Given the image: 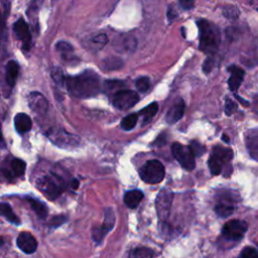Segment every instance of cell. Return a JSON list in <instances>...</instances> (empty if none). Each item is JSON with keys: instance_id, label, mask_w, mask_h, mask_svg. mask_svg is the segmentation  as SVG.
I'll return each mask as SVG.
<instances>
[{"instance_id": "9", "label": "cell", "mask_w": 258, "mask_h": 258, "mask_svg": "<svg viewBox=\"0 0 258 258\" xmlns=\"http://www.w3.org/2000/svg\"><path fill=\"white\" fill-rule=\"evenodd\" d=\"M49 139L59 147H75L79 144L80 139L78 136L71 134L62 129H50L47 131Z\"/></svg>"}, {"instance_id": "18", "label": "cell", "mask_w": 258, "mask_h": 258, "mask_svg": "<svg viewBox=\"0 0 258 258\" xmlns=\"http://www.w3.org/2000/svg\"><path fill=\"white\" fill-rule=\"evenodd\" d=\"M245 144L249 155L258 161V131L250 130L245 134Z\"/></svg>"}, {"instance_id": "12", "label": "cell", "mask_w": 258, "mask_h": 258, "mask_svg": "<svg viewBox=\"0 0 258 258\" xmlns=\"http://www.w3.org/2000/svg\"><path fill=\"white\" fill-rule=\"evenodd\" d=\"M236 200L230 194H222L215 206V213L221 218L230 217L235 212Z\"/></svg>"}, {"instance_id": "5", "label": "cell", "mask_w": 258, "mask_h": 258, "mask_svg": "<svg viewBox=\"0 0 258 258\" xmlns=\"http://www.w3.org/2000/svg\"><path fill=\"white\" fill-rule=\"evenodd\" d=\"M139 175L144 182L155 184L162 181L165 175V169L159 160L151 159L143 164L139 170Z\"/></svg>"}, {"instance_id": "2", "label": "cell", "mask_w": 258, "mask_h": 258, "mask_svg": "<svg viewBox=\"0 0 258 258\" xmlns=\"http://www.w3.org/2000/svg\"><path fill=\"white\" fill-rule=\"evenodd\" d=\"M197 24L199 27L200 49L209 54V56H214L220 44L219 29L205 19H200Z\"/></svg>"}, {"instance_id": "40", "label": "cell", "mask_w": 258, "mask_h": 258, "mask_svg": "<svg viewBox=\"0 0 258 258\" xmlns=\"http://www.w3.org/2000/svg\"><path fill=\"white\" fill-rule=\"evenodd\" d=\"M176 15L177 14L172 9V7H168V10H167V18H168V20H172L174 17H176Z\"/></svg>"}, {"instance_id": "1", "label": "cell", "mask_w": 258, "mask_h": 258, "mask_svg": "<svg viewBox=\"0 0 258 258\" xmlns=\"http://www.w3.org/2000/svg\"><path fill=\"white\" fill-rule=\"evenodd\" d=\"M64 86L72 96L79 99L94 97L102 89L99 75L92 70H86L77 76L66 77Z\"/></svg>"}, {"instance_id": "37", "label": "cell", "mask_w": 258, "mask_h": 258, "mask_svg": "<svg viewBox=\"0 0 258 258\" xmlns=\"http://www.w3.org/2000/svg\"><path fill=\"white\" fill-rule=\"evenodd\" d=\"M107 41H108V37H107V35H106V34H104V33L99 34V35H97L96 37H94V38H93V42L98 43V44H101V45L106 44V43H107Z\"/></svg>"}, {"instance_id": "41", "label": "cell", "mask_w": 258, "mask_h": 258, "mask_svg": "<svg viewBox=\"0 0 258 258\" xmlns=\"http://www.w3.org/2000/svg\"><path fill=\"white\" fill-rule=\"evenodd\" d=\"M236 98H237V100H239V101H240V103H242L244 106H249V102H247L246 100L242 99L241 97H239V96H237V95H236Z\"/></svg>"}, {"instance_id": "3", "label": "cell", "mask_w": 258, "mask_h": 258, "mask_svg": "<svg viewBox=\"0 0 258 258\" xmlns=\"http://www.w3.org/2000/svg\"><path fill=\"white\" fill-rule=\"evenodd\" d=\"M36 186L50 201H54L58 198L63 190L61 177L52 172L38 177L36 180Z\"/></svg>"}, {"instance_id": "23", "label": "cell", "mask_w": 258, "mask_h": 258, "mask_svg": "<svg viewBox=\"0 0 258 258\" xmlns=\"http://www.w3.org/2000/svg\"><path fill=\"white\" fill-rule=\"evenodd\" d=\"M157 111H158V104L155 102H153V103L149 104L148 106H146L145 108L141 109V111L139 112V115H141L143 118L142 124L145 125V124L149 123L153 119V117L156 115Z\"/></svg>"}, {"instance_id": "38", "label": "cell", "mask_w": 258, "mask_h": 258, "mask_svg": "<svg viewBox=\"0 0 258 258\" xmlns=\"http://www.w3.org/2000/svg\"><path fill=\"white\" fill-rule=\"evenodd\" d=\"M66 221H67V219H66V217H63V216L53 217L52 220H51V222H50V225H51L52 227H58V226H60L62 223H64Z\"/></svg>"}, {"instance_id": "21", "label": "cell", "mask_w": 258, "mask_h": 258, "mask_svg": "<svg viewBox=\"0 0 258 258\" xmlns=\"http://www.w3.org/2000/svg\"><path fill=\"white\" fill-rule=\"evenodd\" d=\"M144 195L140 189H131L124 195V204L130 209H135L139 206Z\"/></svg>"}, {"instance_id": "19", "label": "cell", "mask_w": 258, "mask_h": 258, "mask_svg": "<svg viewBox=\"0 0 258 258\" xmlns=\"http://www.w3.org/2000/svg\"><path fill=\"white\" fill-rule=\"evenodd\" d=\"M14 126L18 133L23 134L28 132L32 127V121L27 114L18 113L14 117Z\"/></svg>"}, {"instance_id": "24", "label": "cell", "mask_w": 258, "mask_h": 258, "mask_svg": "<svg viewBox=\"0 0 258 258\" xmlns=\"http://www.w3.org/2000/svg\"><path fill=\"white\" fill-rule=\"evenodd\" d=\"M0 210H1V215L10 223L14 224V225H19L20 224V220L19 218L14 214L12 208L10 207L9 204L7 203H2L1 204V207H0Z\"/></svg>"}, {"instance_id": "32", "label": "cell", "mask_w": 258, "mask_h": 258, "mask_svg": "<svg viewBox=\"0 0 258 258\" xmlns=\"http://www.w3.org/2000/svg\"><path fill=\"white\" fill-rule=\"evenodd\" d=\"M223 14L225 17L230 18V19H234L237 18L239 15V10L236 6L234 5H227L224 7L223 9Z\"/></svg>"}, {"instance_id": "6", "label": "cell", "mask_w": 258, "mask_h": 258, "mask_svg": "<svg viewBox=\"0 0 258 258\" xmlns=\"http://www.w3.org/2000/svg\"><path fill=\"white\" fill-rule=\"evenodd\" d=\"M248 230V224L243 220H230L228 221L223 229L222 236L224 239L231 242H239L245 236Z\"/></svg>"}, {"instance_id": "8", "label": "cell", "mask_w": 258, "mask_h": 258, "mask_svg": "<svg viewBox=\"0 0 258 258\" xmlns=\"http://www.w3.org/2000/svg\"><path fill=\"white\" fill-rule=\"evenodd\" d=\"M139 101L137 92L132 90H118L114 93L112 104L119 110H127L132 108Z\"/></svg>"}, {"instance_id": "15", "label": "cell", "mask_w": 258, "mask_h": 258, "mask_svg": "<svg viewBox=\"0 0 258 258\" xmlns=\"http://www.w3.org/2000/svg\"><path fill=\"white\" fill-rule=\"evenodd\" d=\"M28 104L30 109L37 115H44L48 109L46 99L38 92H32L29 94Z\"/></svg>"}, {"instance_id": "42", "label": "cell", "mask_w": 258, "mask_h": 258, "mask_svg": "<svg viewBox=\"0 0 258 258\" xmlns=\"http://www.w3.org/2000/svg\"><path fill=\"white\" fill-rule=\"evenodd\" d=\"M72 186H73L74 188H77V187L79 186V180H78V179H73V180H72Z\"/></svg>"}, {"instance_id": "11", "label": "cell", "mask_w": 258, "mask_h": 258, "mask_svg": "<svg viewBox=\"0 0 258 258\" xmlns=\"http://www.w3.org/2000/svg\"><path fill=\"white\" fill-rule=\"evenodd\" d=\"M114 224H115L114 212L112 209L108 208L105 211V219H104V223L102 224V226L100 228H96L93 230V234H92L93 240L96 243L100 244L103 241L106 234L109 233L113 229Z\"/></svg>"}, {"instance_id": "4", "label": "cell", "mask_w": 258, "mask_h": 258, "mask_svg": "<svg viewBox=\"0 0 258 258\" xmlns=\"http://www.w3.org/2000/svg\"><path fill=\"white\" fill-rule=\"evenodd\" d=\"M233 158V151L231 148L223 146H215L213 148L212 154L209 158L208 164L213 175H218L223 171V168L228 164Z\"/></svg>"}, {"instance_id": "33", "label": "cell", "mask_w": 258, "mask_h": 258, "mask_svg": "<svg viewBox=\"0 0 258 258\" xmlns=\"http://www.w3.org/2000/svg\"><path fill=\"white\" fill-rule=\"evenodd\" d=\"M51 77H52V80L58 85V86H61V85H64V79L66 77L63 76L62 72L59 70V68H54L51 72Z\"/></svg>"}, {"instance_id": "39", "label": "cell", "mask_w": 258, "mask_h": 258, "mask_svg": "<svg viewBox=\"0 0 258 258\" xmlns=\"http://www.w3.org/2000/svg\"><path fill=\"white\" fill-rule=\"evenodd\" d=\"M180 6L183 9H191L195 4V0H178Z\"/></svg>"}, {"instance_id": "13", "label": "cell", "mask_w": 258, "mask_h": 258, "mask_svg": "<svg viewBox=\"0 0 258 258\" xmlns=\"http://www.w3.org/2000/svg\"><path fill=\"white\" fill-rule=\"evenodd\" d=\"M13 31L17 39L21 42L23 48L28 50L31 43V33L29 27L23 18H19L13 25Z\"/></svg>"}, {"instance_id": "31", "label": "cell", "mask_w": 258, "mask_h": 258, "mask_svg": "<svg viewBox=\"0 0 258 258\" xmlns=\"http://www.w3.org/2000/svg\"><path fill=\"white\" fill-rule=\"evenodd\" d=\"M237 258H258V250L254 247L247 246L242 249Z\"/></svg>"}, {"instance_id": "10", "label": "cell", "mask_w": 258, "mask_h": 258, "mask_svg": "<svg viewBox=\"0 0 258 258\" xmlns=\"http://www.w3.org/2000/svg\"><path fill=\"white\" fill-rule=\"evenodd\" d=\"M173 194L168 189H162L159 191L156 198V211L159 219L162 221L168 218L170 213V207L172 203Z\"/></svg>"}, {"instance_id": "35", "label": "cell", "mask_w": 258, "mask_h": 258, "mask_svg": "<svg viewBox=\"0 0 258 258\" xmlns=\"http://www.w3.org/2000/svg\"><path fill=\"white\" fill-rule=\"evenodd\" d=\"M214 63H215L214 56H208L205 59L204 63H203V71H204V73L209 74L212 71V69L214 68Z\"/></svg>"}, {"instance_id": "7", "label": "cell", "mask_w": 258, "mask_h": 258, "mask_svg": "<svg viewBox=\"0 0 258 258\" xmlns=\"http://www.w3.org/2000/svg\"><path fill=\"white\" fill-rule=\"evenodd\" d=\"M171 152L178 163L186 170H192L196 166V155L190 146H184L178 142L171 145Z\"/></svg>"}, {"instance_id": "16", "label": "cell", "mask_w": 258, "mask_h": 258, "mask_svg": "<svg viewBox=\"0 0 258 258\" xmlns=\"http://www.w3.org/2000/svg\"><path fill=\"white\" fill-rule=\"evenodd\" d=\"M228 72L230 73V78L228 80V86H229V89L235 93L239 89V87L241 86V84L244 80L245 71L238 66L232 64L228 68Z\"/></svg>"}, {"instance_id": "14", "label": "cell", "mask_w": 258, "mask_h": 258, "mask_svg": "<svg viewBox=\"0 0 258 258\" xmlns=\"http://www.w3.org/2000/svg\"><path fill=\"white\" fill-rule=\"evenodd\" d=\"M16 245L26 254L34 253L37 249V241L29 232H21L16 239Z\"/></svg>"}, {"instance_id": "17", "label": "cell", "mask_w": 258, "mask_h": 258, "mask_svg": "<svg viewBox=\"0 0 258 258\" xmlns=\"http://www.w3.org/2000/svg\"><path fill=\"white\" fill-rule=\"evenodd\" d=\"M184 109H185V104L182 99H178L167 111L165 115V121L168 124H174L177 121H179L183 114H184Z\"/></svg>"}, {"instance_id": "26", "label": "cell", "mask_w": 258, "mask_h": 258, "mask_svg": "<svg viewBox=\"0 0 258 258\" xmlns=\"http://www.w3.org/2000/svg\"><path fill=\"white\" fill-rule=\"evenodd\" d=\"M137 120H138V114H136V113H131V114L125 116V117L122 119V121H121V123H120V126H121V128H122L123 130H125V131L132 130V129L135 127V125H136V123H137Z\"/></svg>"}, {"instance_id": "28", "label": "cell", "mask_w": 258, "mask_h": 258, "mask_svg": "<svg viewBox=\"0 0 258 258\" xmlns=\"http://www.w3.org/2000/svg\"><path fill=\"white\" fill-rule=\"evenodd\" d=\"M123 66L122 60L118 57H109L103 60V68L106 71H111V70H118Z\"/></svg>"}, {"instance_id": "22", "label": "cell", "mask_w": 258, "mask_h": 258, "mask_svg": "<svg viewBox=\"0 0 258 258\" xmlns=\"http://www.w3.org/2000/svg\"><path fill=\"white\" fill-rule=\"evenodd\" d=\"M26 200L30 204L32 210L38 216V218L45 219L47 217V213H48L47 210L48 209H47V207L44 203H42L39 200H37L35 198H32V197H26Z\"/></svg>"}, {"instance_id": "20", "label": "cell", "mask_w": 258, "mask_h": 258, "mask_svg": "<svg viewBox=\"0 0 258 258\" xmlns=\"http://www.w3.org/2000/svg\"><path fill=\"white\" fill-rule=\"evenodd\" d=\"M19 74V64L15 60H9L5 70V81L7 86L12 88L15 85Z\"/></svg>"}, {"instance_id": "29", "label": "cell", "mask_w": 258, "mask_h": 258, "mask_svg": "<svg viewBox=\"0 0 258 258\" xmlns=\"http://www.w3.org/2000/svg\"><path fill=\"white\" fill-rule=\"evenodd\" d=\"M56 49L59 51V53L61 54V56L63 57V59H68V55H71L73 53V46L67 42V41H58L55 44Z\"/></svg>"}, {"instance_id": "25", "label": "cell", "mask_w": 258, "mask_h": 258, "mask_svg": "<svg viewBox=\"0 0 258 258\" xmlns=\"http://www.w3.org/2000/svg\"><path fill=\"white\" fill-rule=\"evenodd\" d=\"M10 168L12 171V174L16 177H20L24 174L26 164L25 162L20 158H13L10 163Z\"/></svg>"}, {"instance_id": "34", "label": "cell", "mask_w": 258, "mask_h": 258, "mask_svg": "<svg viewBox=\"0 0 258 258\" xmlns=\"http://www.w3.org/2000/svg\"><path fill=\"white\" fill-rule=\"evenodd\" d=\"M236 111H237V104L232 99L227 98L226 103H225V113H226V115H228V116L233 115Z\"/></svg>"}, {"instance_id": "27", "label": "cell", "mask_w": 258, "mask_h": 258, "mask_svg": "<svg viewBox=\"0 0 258 258\" xmlns=\"http://www.w3.org/2000/svg\"><path fill=\"white\" fill-rule=\"evenodd\" d=\"M153 251L150 248L138 247L131 251L129 258H152Z\"/></svg>"}, {"instance_id": "43", "label": "cell", "mask_w": 258, "mask_h": 258, "mask_svg": "<svg viewBox=\"0 0 258 258\" xmlns=\"http://www.w3.org/2000/svg\"><path fill=\"white\" fill-rule=\"evenodd\" d=\"M222 139H223L225 142H229V138H228V137H227L225 134L222 136Z\"/></svg>"}, {"instance_id": "30", "label": "cell", "mask_w": 258, "mask_h": 258, "mask_svg": "<svg viewBox=\"0 0 258 258\" xmlns=\"http://www.w3.org/2000/svg\"><path fill=\"white\" fill-rule=\"evenodd\" d=\"M135 86L138 92L145 93L149 90L150 87V81L147 77H140L135 81Z\"/></svg>"}, {"instance_id": "36", "label": "cell", "mask_w": 258, "mask_h": 258, "mask_svg": "<svg viewBox=\"0 0 258 258\" xmlns=\"http://www.w3.org/2000/svg\"><path fill=\"white\" fill-rule=\"evenodd\" d=\"M190 148L192 149L194 153L196 156H200L201 154H203L205 152V147L202 146L200 143H198L197 141H191L190 142Z\"/></svg>"}]
</instances>
